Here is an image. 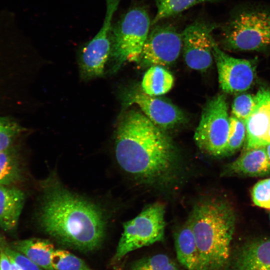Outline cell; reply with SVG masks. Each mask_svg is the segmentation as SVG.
<instances>
[{
    "instance_id": "cell-1",
    "label": "cell",
    "mask_w": 270,
    "mask_h": 270,
    "mask_svg": "<svg viewBox=\"0 0 270 270\" xmlns=\"http://www.w3.org/2000/svg\"><path fill=\"white\" fill-rule=\"evenodd\" d=\"M114 148L120 166L142 183L167 186L178 174L180 158L172 140L142 111L131 110L121 117Z\"/></svg>"
},
{
    "instance_id": "cell-2",
    "label": "cell",
    "mask_w": 270,
    "mask_h": 270,
    "mask_svg": "<svg viewBox=\"0 0 270 270\" xmlns=\"http://www.w3.org/2000/svg\"><path fill=\"white\" fill-rule=\"evenodd\" d=\"M42 184L39 221L44 232L74 250L90 252L98 249L106 232L100 208L68 190L53 176Z\"/></svg>"
},
{
    "instance_id": "cell-3",
    "label": "cell",
    "mask_w": 270,
    "mask_h": 270,
    "mask_svg": "<svg viewBox=\"0 0 270 270\" xmlns=\"http://www.w3.org/2000/svg\"><path fill=\"white\" fill-rule=\"evenodd\" d=\"M198 248L201 270H220L230 255L234 215L225 201L208 198L198 201L188 219Z\"/></svg>"
},
{
    "instance_id": "cell-4",
    "label": "cell",
    "mask_w": 270,
    "mask_h": 270,
    "mask_svg": "<svg viewBox=\"0 0 270 270\" xmlns=\"http://www.w3.org/2000/svg\"><path fill=\"white\" fill-rule=\"evenodd\" d=\"M151 23L147 10L142 6H134L112 24L110 72H116L126 62H138Z\"/></svg>"
},
{
    "instance_id": "cell-5",
    "label": "cell",
    "mask_w": 270,
    "mask_h": 270,
    "mask_svg": "<svg viewBox=\"0 0 270 270\" xmlns=\"http://www.w3.org/2000/svg\"><path fill=\"white\" fill-rule=\"evenodd\" d=\"M222 42L228 50L260 51L270 46V12L250 10L232 16L221 28Z\"/></svg>"
},
{
    "instance_id": "cell-6",
    "label": "cell",
    "mask_w": 270,
    "mask_h": 270,
    "mask_svg": "<svg viewBox=\"0 0 270 270\" xmlns=\"http://www.w3.org/2000/svg\"><path fill=\"white\" fill-rule=\"evenodd\" d=\"M165 207L157 202L148 205L136 216L123 224L114 260H120L129 252L162 240L164 238Z\"/></svg>"
},
{
    "instance_id": "cell-7",
    "label": "cell",
    "mask_w": 270,
    "mask_h": 270,
    "mask_svg": "<svg viewBox=\"0 0 270 270\" xmlns=\"http://www.w3.org/2000/svg\"><path fill=\"white\" fill-rule=\"evenodd\" d=\"M230 124L228 105L224 94L214 96L202 109L194 138L204 152L216 157L224 156Z\"/></svg>"
},
{
    "instance_id": "cell-8",
    "label": "cell",
    "mask_w": 270,
    "mask_h": 270,
    "mask_svg": "<svg viewBox=\"0 0 270 270\" xmlns=\"http://www.w3.org/2000/svg\"><path fill=\"white\" fill-rule=\"evenodd\" d=\"M122 0H105L106 10L102 27L79 52L80 76L83 80L101 77L112 52L111 32L114 14Z\"/></svg>"
},
{
    "instance_id": "cell-9",
    "label": "cell",
    "mask_w": 270,
    "mask_h": 270,
    "mask_svg": "<svg viewBox=\"0 0 270 270\" xmlns=\"http://www.w3.org/2000/svg\"><path fill=\"white\" fill-rule=\"evenodd\" d=\"M137 62L142 67L173 64L182 49V33L170 24L153 26Z\"/></svg>"
},
{
    "instance_id": "cell-10",
    "label": "cell",
    "mask_w": 270,
    "mask_h": 270,
    "mask_svg": "<svg viewBox=\"0 0 270 270\" xmlns=\"http://www.w3.org/2000/svg\"><path fill=\"white\" fill-rule=\"evenodd\" d=\"M212 50L218 75V82L226 93H241L254 84L256 71L254 60L237 58L224 52L214 38Z\"/></svg>"
},
{
    "instance_id": "cell-11",
    "label": "cell",
    "mask_w": 270,
    "mask_h": 270,
    "mask_svg": "<svg viewBox=\"0 0 270 270\" xmlns=\"http://www.w3.org/2000/svg\"><path fill=\"white\" fill-rule=\"evenodd\" d=\"M217 27L216 24L198 20L182 32L183 56L190 68L204 72L211 66L213 58L212 33Z\"/></svg>"
},
{
    "instance_id": "cell-12",
    "label": "cell",
    "mask_w": 270,
    "mask_h": 270,
    "mask_svg": "<svg viewBox=\"0 0 270 270\" xmlns=\"http://www.w3.org/2000/svg\"><path fill=\"white\" fill-rule=\"evenodd\" d=\"M126 104H136L156 126L165 130L186 120L183 112L172 103L142 92H131L126 96Z\"/></svg>"
},
{
    "instance_id": "cell-13",
    "label": "cell",
    "mask_w": 270,
    "mask_h": 270,
    "mask_svg": "<svg viewBox=\"0 0 270 270\" xmlns=\"http://www.w3.org/2000/svg\"><path fill=\"white\" fill-rule=\"evenodd\" d=\"M254 97V106L246 122L245 150L270 144V88L260 90Z\"/></svg>"
},
{
    "instance_id": "cell-14",
    "label": "cell",
    "mask_w": 270,
    "mask_h": 270,
    "mask_svg": "<svg viewBox=\"0 0 270 270\" xmlns=\"http://www.w3.org/2000/svg\"><path fill=\"white\" fill-rule=\"evenodd\" d=\"M234 270H270V239L252 241L236 256Z\"/></svg>"
},
{
    "instance_id": "cell-15",
    "label": "cell",
    "mask_w": 270,
    "mask_h": 270,
    "mask_svg": "<svg viewBox=\"0 0 270 270\" xmlns=\"http://www.w3.org/2000/svg\"><path fill=\"white\" fill-rule=\"evenodd\" d=\"M25 200L20 190L0 184V228L4 231L17 226Z\"/></svg>"
},
{
    "instance_id": "cell-16",
    "label": "cell",
    "mask_w": 270,
    "mask_h": 270,
    "mask_svg": "<svg viewBox=\"0 0 270 270\" xmlns=\"http://www.w3.org/2000/svg\"><path fill=\"white\" fill-rule=\"evenodd\" d=\"M225 172L249 176L270 174V162L265 146L245 150L238 158L227 166Z\"/></svg>"
},
{
    "instance_id": "cell-17",
    "label": "cell",
    "mask_w": 270,
    "mask_h": 270,
    "mask_svg": "<svg viewBox=\"0 0 270 270\" xmlns=\"http://www.w3.org/2000/svg\"><path fill=\"white\" fill-rule=\"evenodd\" d=\"M174 246L178 262L187 270H201L200 254L188 220L174 235Z\"/></svg>"
},
{
    "instance_id": "cell-18",
    "label": "cell",
    "mask_w": 270,
    "mask_h": 270,
    "mask_svg": "<svg viewBox=\"0 0 270 270\" xmlns=\"http://www.w3.org/2000/svg\"><path fill=\"white\" fill-rule=\"evenodd\" d=\"M10 246L24 255L44 270H54L51 259L56 249L49 240L30 238L12 242Z\"/></svg>"
},
{
    "instance_id": "cell-19",
    "label": "cell",
    "mask_w": 270,
    "mask_h": 270,
    "mask_svg": "<svg viewBox=\"0 0 270 270\" xmlns=\"http://www.w3.org/2000/svg\"><path fill=\"white\" fill-rule=\"evenodd\" d=\"M172 74L162 66H150L144 75L142 88L144 93L150 96L167 93L174 86Z\"/></svg>"
},
{
    "instance_id": "cell-20",
    "label": "cell",
    "mask_w": 270,
    "mask_h": 270,
    "mask_svg": "<svg viewBox=\"0 0 270 270\" xmlns=\"http://www.w3.org/2000/svg\"><path fill=\"white\" fill-rule=\"evenodd\" d=\"M22 169L16 152L12 148L0 151V184L10 186L21 180Z\"/></svg>"
},
{
    "instance_id": "cell-21",
    "label": "cell",
    "mask_w": 270,
    "mask_h": 270,
    "mask_svg": "<svg viewBox=\"0 0 270 270\" xmlns=\"http://www.w3.org/2000/svg\"><path fill=\"white\" fill-rule=\"evenodd\" d=\"M222 0H155L156 12L152 21L151 26L183 12L204 2H215Z\"/></svg>"
},
{
    "instance_id": "cell-22",
    "label": "cell",
    "mask_w": 270,
    "mask_h": 270,
    "mask_svg": "<svg viewBox=\"0 0 270 270\" xmlns=\"http://www.w3.org/2000/svg\"><path fill=\"white\" fill-rule=\"evenodd\" d=\"M51 262L54 270H94L80 258L62 249L54 250Z\"/></svg>"
},
{
    "instance_id": "cell-23",
    "label": "cell",
    "mask_w": 270,
    "mask_h": 270,
    "mask_svg": "<svg viewBox=\"0 0 270 270\" xmlns=\"http://www.w3.org/2000/svg\"><path fill=\"white\" fill-rule=\"evenodd\" d=\"M246 138V126L244 122L232 115L228 137L224 156L233 154L244 144Z\"/></svg>"
},
{
    "instance_id": "cell-24",
    "label": "cell",
    "mask_w": 270,
    "mask_h": 270,
    "mask_svg": "<svg viewBox=\"0 0 270 270\" xmlns=\"http://www.w3.org/2000/svg\"><path fill=\"white\" fill-rule=\"evenodd\" d=\"M130 270H180L176 264L164 254H157L138 260Z\"/></svg>"
},
{
    "instance_id": "cell-25",
    "label": "cell",
    "mask_w": 270,
    "mask_h": 270,
    "mask_svg": "<svg viewBox=\"0 0 270 270\" xmlns=\"http://www.w3.org/2000/svg\"><path fill=\"white\" fill-rule=\"evenodd\" d=\"M255 105V97L250 94L242 93L237 95L232 104V115L246 122L250 114Z\"/></svg>"
},
{
    "instance_id": "cell-26",
    "label": "cell",
    "mask_w": 270,
    "mask_h": 270,
    "mask_svg": "<svg viewBox=\"0 0 270 270\" xmlns=\"http://www.w3.org/2000/svg\"><path fill=\"white\" fill-rule=\"evenodd\" d=\"M21 130V128L14 122L0 117V151L11 148Z\"/></svg>"
},
{
    "instance_id": "cell-27",
    "label": "cell",
    "mask_w": 270,
    "mask_h": 270,
    "mask_svg": "<svg viewBox=\"0 0 270 270\" xmlns=\"http://www.w3.org/2000/svg\"><path fill=\"white\" fill-rule=\"evenodd\" d=\"M252 196L257 206L270 208V178L258 182L252 190Z\"/></svg>"
},
{
    "instance_id": "cell-28",
    "label": "cell",
    "mask_w": 270,
    "mask_h": 270,
    "mask_svg": "<svg viewBox=\"0 0 270 270\" xmlns=\"http://www.w3.org/2000/svg\"><path fill=\"white\" fill-rule=\"evenodd\" d=\"M3 250L7 256L12 258L22 270H44L20 252L12 248L6 244Z\"/></svg>"
},
{
    "instance_id": "cell-29",
    "label": "cell",
    "mask_w": 270,
    "mask_h": 270,
    "mask_svg": "<svg viewBox=\"0 0 270 270\" xmlns=\"http://www.w3.org/2000/svg\"><path fill=\"white\" fill-rule=\"evenodd\" d=\"M0 270H10V258L4 251L3 248L0 254Z\"/></svg>"
},
{
    "instance_id": "cell-30",
    "label": "cell",
    "mask_w": 270,
    "mask_h": 270,
    "mask_svg": "<svg viewBox=\"0 0 270 270\" xmlns=\"http://www.w3.org/2000/svg\"><path fill=\"white\" fill-rule=\"evenodd\" d=\"M9 258L10 262V270H22V268L12 258Z\"/></svg>"
},
{
    "instance_id": "cell-31",
    "label": "cell",
    "mask_w": 270,
    "mask_h": 270,
    "mask_svg": "<svg viewBox=\"0 0 270 270\" xmlns=\"http://www.w3.org/2000/svg\"><path fill=\"white\" fill-rule=\"evenodd\" d=\"M266 150V152L267 156L268 159V160L270 162V144L266 145L265 146Z\"/></svg>"
},
{
    "instance_id": "cell-32",
    "label": "cell",
    "mask_w": 270,
    "mask_h": 270,
    "mask_svg": "<svg viewBox=\"0 0 270 270\" xmlns=\"http://www.w3.org/2000/svg\"><path fill=\"white\" fill-rule=\"evenodd\" d=\"M6 244V243L4 240L2 238H0V254Z\"/></svg>"
}]
</instances>
